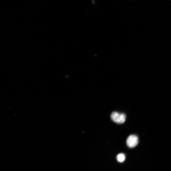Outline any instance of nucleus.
I'll use <instances>...</instances> for the list:
<instances>
[{
    "label": "nucleus",
    "instance_id": "1",
    "mask_svg": "<svg viewBox=\"0 0 171 171\" xmlns=\"http://www.w3.org/2000/svg\"><path fill=\"white\" fill-rule=\"evenodd\" d=\"M111 118L113 122L118 124H121L125 122L126 117L125 114L114 112L111 114Z\"/></svg>",
    "mask_w": 171,
    "mask_h": 171
},
{
    "label": "nucleus",
    "instance_id": "2",
    "mask_svg": "<svg viewBox=\"0 0 171 171\" xmlns=\"http://www.w3.org/2000/svg\"><path fill=\"white\" fill-rule=\"evenodd\" d=\"M138 142V137L134 135H131L127 138V144L128 147L133 148L137 146Z\"/></svg>",
    "mask_w": 171,
    "mask_h": 171
},
{
    "label": "nucleus",
    "instance_id": "3",
    "mask_svg": "<svg viewBox=\"0 0 171 171\" xmlns=\"http://www.w3.org/2000/svg\"><path fill=\"white\" fill-rule=\"evenodd\" d=\"M125 154L121 153L118 154L117 157V159L118 161L119 162L122 163L124 161L125 159Z\"/></svg>",
    "mask_w": 171,
    "mask_h": 171
}]
</instances>
